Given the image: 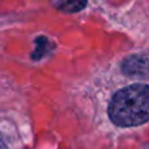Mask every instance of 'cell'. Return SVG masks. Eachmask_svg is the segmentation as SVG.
<instances>
[{"instance_id": "1", "label": "cell", "mask_w": 149, "mask_h": 149, "mask_svg": "<svg viewBox=\"0 0 149 149\" xmlns=\"http://www.w3.org/2000/svg\"><path fill=\"white\" fill-rule=\"evenodd\" d=\"M148 111L147 84H134L119 90L109 106V116L119 127H136L147 123Z\"/></svg>"}, {"instance_id": "2", "label": "cell", "mask_w": 149, "mask_h": 149, "mask_svg": "<svg viewBox=\"0 0 149 149\" xmlns=\"http://www.w3.org/2000/svg\"><path fill=\"white\" fill-rule=\"evenodd\" d=\"M122 70L130 76H145L147 74V58L141 55H134L124 60Z\"/></svg>"}, {"instance_id": "3", "label": "cell", "mask_w": 149, "mask_h": 149, "mask_svg": "<svg viewBox=\"0 0 149 149\" xmlns=\"http://www.w3.org/2000/svg\"><path fill=\"white\" fill-rule=\"evenodd\" d=\"M54 5L63 12L74 13L84 9L86 0H54Z\"/></svg>"}, {"instance_id": "4", "label": "cell", "mask_w": 149, "mask_h": 149, "mask_svg": "<svg viewBox=\"0 0 149 149\" xmlns=\"http://www.w3.org/2000/svg\"><path fill=\"white\" fill-rule=\"evenodd\" d=\"M0 149H7V145H5L4 140H3V137L0 136Z\"/></svg>"}]
</instances>
